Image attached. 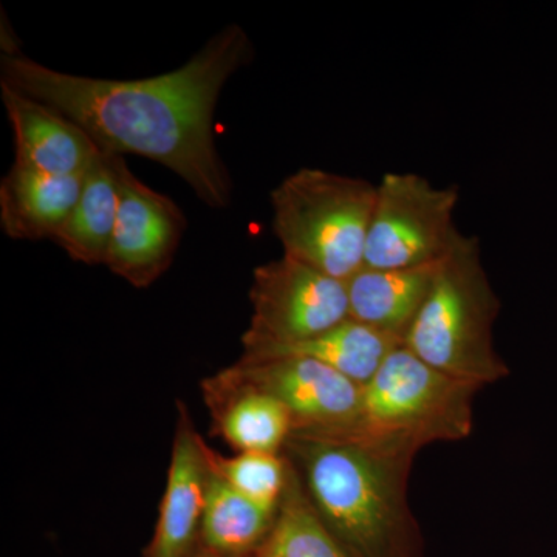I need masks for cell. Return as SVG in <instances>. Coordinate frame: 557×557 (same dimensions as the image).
Returning a JSON list of instances; mask_svg holds the SVG:
<instances>
[{"label": "cell", "instance_id": "6da1fadb", "mask_svg": "<svg viewBox=\"0 0 557 557\" xmlns=\"http://www.w3.org/2000/svg\"><path fill=\"white\" fill-rule=\"evenodd\" d=\"M252 57L251 40L228 25L183 67L146 79H97L3 51L2 84L58 110L104 152L170 168L211 208L228 207L231 180L215 148L212 119L226 81Z\"/></svg>", "mask_w": 557, "mask_h": 557}, {"label": "cell", "instance_id": "7a4b0ae2", "mask_svg": "<svg viewBox=\"0 0 557 557\" xmlns=\"http://www.w3.org/2000/svg\"><path fill=\"white\" fill-rule=\"evenodd\" d=\"M287 446L319 519L351 555L420 557L408 505L416 453L330 432H292Z\"/></svg>", "mask_w": 557, "mask_h": 557}, {"label": "cell", "instance_id": "3957f363", "mask_svg": "<svg viewBox=\"0 0 557 557\" xmlns=\"http://www.w3.org/2000/svg\"><path fill=\"white\" fill-rule=\"evenodd\" d=\"M498 311L480 240L458 231L403 346L431 368L482 388L509 373L494 347Z\"/></svg>", "mask_w": 557, "mask_h": 557}, {"label": "cell", "instance_id": "277c9868", "mask_svg": "<svg viewBox=\"0 0 557 557\" xmlns=\"http://www.w3.org/2000/svg\"><path fill=\"white\" fill-rule=\"evenodd\" d=\"M376 185L302 168L271 193L273 231L284 256L347 282L364 269Z\"/></svg>", "mask_w": 557, "mask_h": 557}, {"label": "cell", "instance_id": "5b68a950", "mask_svg": "<svg viewBox=\"0 0 557 557\" xmlns=\"http://www.w3.org/2000/svg\"><path fill=\"white\" fill-rule=\"evenodd\" d=\"M480 391L431 368L409 348L392 351L366 386L350 426L330 434L418 450L458 442L472 431V401Z\"/></svg>", "mask_w": 557, "mask_h": 557}, {"label": "cell", "instance_id": "8992f818", "mask_svg": "<svg viewBox=\"0 0 557 557\" xmlns=\"http://www.w3.org/2000/svg\"><path fill=\"white\" fill-rule=\"evenodd\" d=\"M457 186L437 188L413 172H388L376 185L364 267L417 269L448 255L458 234Z\"/></svg>", "mask_w": 557, "mask_h": 557}, {"label": "cell", "instance_id": "52a82bcc", "mask_svg": "<svg viewBox=\"0 0 557 557\" xmlns=\"http://www.w3.org/2000/svg\"><path fill=\"white\" fill-rule=\"evenodd\" d=\"M245 355L313 338L348 319L346 282L282 256L252 273Z\"/></svg>", "mask_w": 557, "mask_h": 557}, {"label": "cell", "instance_id": "ba28073f", "mask_svg": "<svg viewBox=\"0 0 557 557\" xmlns=\"http://www.w3.org/2000/svg\"><path fill=\"white\" fill-rule=\"evenodd\" d=\"M218 391H255L287 408L293 432H327L350 426L362 387L335 369L299 357L240 361L212 381Z\"/></svg>", "mask_w": 557, "mask_h": 557}, {"label": "cell", "instance_id": "9c48e42d", "mask_svg": "<svg viewBox=\"0 0 557 557\" xmlns=\"http://www.w3.org/2000/svg\"><path fill=\"white\" fill-rule=\"evenodd\" d=\"M119 218L106 267L143 288L170 269L186 231L182 209L170 197L139 182L123 157L115 156Z\"/></svg>", "mask_w": 557, "mask_h": 557}, {"label": "cell", "instance_id": "30bf717a", "mask_svg": "<svg viewBox=\"0 0 557 557\" xmlns=\"http://www.w3.org/2000/svg\"><path fill=\"white\" fill-rule=\"evenodd\" d=\"M208 478L205 443L183 412L175 434L159 522L145 557H193L199 552Z\"/></svg>", "mask_w": 557, "mask_h": 557}, {"label": "cell", "instance_id": "8fae6325", "mask_svg": "<svg viewBox=\"0 0 557 557\" xmlns=\"http://www.w3.org/2000/svg\"><path fill=\"white\" fill-rule=\"evenodd\" d=\"M14 134V164L44 174L83 177L100 148L58 110L0 83Z\"/></svg>", "mask_w": 557, "mask_h": 557}, {"label": "cell", "instance_id": "7c38bea8", "mask_svg": "<svg viewBox=\"0 0 557 557\" xmlns=\"http://www.w3.org/2000/svg\"><path fill=\"white\" fill-rule=\"evenodd\" d=\"M83 177H61L13 164L0 183L3 233L14 240L53 242L79 199Z\"/></svg>", "mask_w": 557, "mask_h": 557}, {"label": "cell", "instance_id": "4fadbf2b", "mask_svg": "<svg viewBox=\"0 0 557 557\" xmlns=\"http://www.w3.org/2000/svg\"><path fill=\"white\" fill-rule=\"evenodd\" d=\"M440 262L417 269L359 270L346 282L348 319L405 344L437 276Z\"/></svg>", "mask_w": 557, "mask_h": 557}, {"label": "cell", "instance_id": "5bb4252c", "mask_svg": "<svg viewBox=\"0 0 557 557\" xmlns=\"http://www.w3.org/2000/svg\"><path fill=\"white\" fill-rule=\"evenodd\" d=\"M120 188L115 156L100 149L83 177L79 199L53 242L76 262L106 265L116 218Z\"/></svg>", "mask_w": 557, "mask_h": 557}, {"label": "cell", "instance_id": "9a60e30c", "mask_svg": "<svg viewBox=\"0 0 557 557\" xmlns=\"http://www.w3.org/2000/svg\"><path fill=\"white\" fill-rule=\"evenodd\" d=\"M399 346L403 344L386 333L359 324L354 319H346L336 327L313 338L256 355H244L242 361H262L282 357L314 359L362 387L373 379L388 355Z\"/></svg>", "mask_w": 557, "mask_h": 557}, {"label": "cell", "instance_id": "2e32d148", "mask_svg": "<svg viewBox=\"0 0 557 557\" xmlns=\"http://www.w3.org/2000/svg\"><path fill=\"white\" fill-rule=\"evenodd\" d=\"M277 512L259 507L209 469L200 547L223 555H255L269 541Z\"/></svg>", "mask_w": 557, "mask_h": 557}, {"label": "cell", "instance_id": "e0dca14e", "mask_svg": "<svg viewBox=\"0 0 557 557\" xmlns=\"http://www.w3.org/2000/svg\"><path fill=\"white\" fill-rule=\"evenodd\" d=\"M215 401L223 406L219 416L220 434L240 453L277 454L287 445L293 420L276 398L255 391H218Z\"/></svg>", "mask_w": 557, "mask_h": 557}, {"label": "cell", "instance_id": "ac0fdd59", "mask_svg": "<svg viewBox=\"0 0 557 557\" xmlns=\"http://www.w3.org/2000/svg\"><path fill=\"white\" fill-rule=\"evenodd\" d=\"M258 556L355 557L321 522L293 467L278 505L276 523Z\"/></svg>", "mask_w": 557, "mask_h": 557}, {"label": "cell", "instance_id": "d6986e66", "mask_svg": "<svg viewBox=\"0 0 557 557\" xmlns=\"http://www.w3.org/2000/svg\"><path fill=\"white\" fill-rule=\"evenodd\" d=\"M205 456L209 469L239 491L242 496L269 511H278L292 468L288 461L270 453H240L239 456L225 458L207 446Z\"/></svg>", "mask_w": 557, "mask_h": 557}, {"label": "cell", "instance_id": "ffe728a7", "mask_svg": "<svg viewBox=\"0 0 557 557\" xmlns=\"http://www.w3.org/2000/svg\"><path fill=\"white\" fill-rule=\"evenodd\" d=\"M193 557H259L258 553L255 555H223V553L209 552L207 548H201Z\"/></svg>", "mask_w": 557, "mask_h": 557}]
</instances>
